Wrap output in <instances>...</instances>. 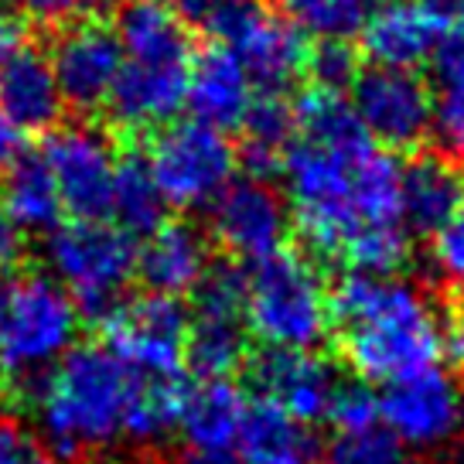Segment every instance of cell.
<instances>
[{"mask_svg":"<svg viewBox=\"0 0 464 464\" xmlns=\"http://www.w3.org/2000/svg\"><path fill=\"white\" fill-rule=\"evenodd\" d=\"M297 137L284 154L290 218L318 256L359 274H396L410 256L400 216V160L365 137L342 92L294 102Z\"/></svg>","mask_w":464,"mask_h":464,"instance_id":"6da1fadb","label":"cell"},{"mask_svg":"<svg viewBox=\"0 0 464 464\" xmlns=\"http://www.w3.org/2000/svg\"><path fill=\"white\" fill-rule=\"evenodd\" d=\"M332 321L362 382H400L437 369L448 332L417 284L396 274L348 270L332 290Z\"/></svg>","mask_w":464,"mask_h":464,"instance_id":"7a4b0ae2","label":"cell"},{"mask_svg":"<svg viewBox=\"0 0 464 464\" xmlns=\"http://www.w3.org/2000/svg\"><path fill=\"white\" fill-rule=\"evenodd\" d=\"M133 386L137 372L110 348L75 345L24 400L55 458H86L127 444Z\"/></svg>","mask_w":464,"mask_h":464,"instance_id":"3957f363","label":"cell"},{"mask_svg":"<svg viewBox=\"0 0 464 464\" xmlns=\"http://www.w3.org/2000/svg\"><path fill=\"white\" fill-rule=\"evenodd\" d=\"M82 311L48 270L0 274V382L28 396L75 348Z\"/></svg>","mask_w":464,"mask_h":464,"instance_id":"277c9868","label":"cell"},{"mask_svg":"<svg viewBox=\"0 0 464 464\" xmlns=\"http://www.w3.org/2000/svg\"><path fill=\"white\" fill-rule=\"evenodd\" d=\"M246 328L276 352H318L334 328L332 290L301 253H274L246 274Z\"/></svg>","mask_w":464,"mask_h":464,"instance_id":"5b68a950","label":"cell"},{"mask_svg":"<svg viewBox=\"0 0 464 464\" xmlns=\"http://www.w3.org/2000/svg\"><path fill=\"white\" fill-rule=\"evenodd\" d=\"M44 263L82 314L106 318L137 276V243L102 218H75L48 232Z\"/></svg>","mask_w":464,"mask_h":464,"instance_id":"8992f818","label":"cell"},{"mask_svg":"<svg viewBox=\"0 0 464 464\" xmlns=\"http://www.w3.org/2000/svg\"><path fill=\"white\" fill-rule=\"evenodd\" d=\"M202 24L216 34V44L243 62L260 92H284L304 75V34L287 17L274 14L266 0H216Z\"/></svg>","mask_w":464,"mask_h":464,"instance_id":"52a82bcc","label":"cell"},{"mask_svg":"<svg viewBox=\"0 0 464 464\" xmlns=\"http://www.w3.org/2000/svg\"><path fill=\"white\" fill-rule=\"evenodd\" d=\"M236 160L229 137L198 120L164 123L147 150V168L174 208H208L232 185Z\"/></svg>","mask_w":464,"mask_h":464,"instance_id":"ba28073f","label":"cell"},{"mask_svg":"<svg viewBox=\"0 0 464 464\" xmlns=\"http://www.w3.org/2000/svg\"><path fill=\"white\" fill-rule=\"evenodd\" d=\"M246 270L212 263L191 290L185 365L198 379H229L246 362Z\"/></svg>","mask_w":464,"mask_h":464,"instance_id":"9c48e42d","label":"cell"},{"mask_svg":"<svg viewBox=\"0 0 464 464\" xmlns=\"http://www.w3.org/2000/svg\"><path fill=\"white\" fill-rule=\"evenodd\" d=\"M100 321L106 348L130 372L178 379L185 365V342H188V311L181 307V301L160 297V294L123 297Z\"/></svg>","mask_w":464,"mask_h":464,"instance_id":"30bf717a","label":"cell"},{"mask_svg":"<svg viewBox=\"0 0 464 464\" xmlns=\"http://www.w3.org/2000/svg\"><path fill=\"white\" fill-rule=\"evenodd\" d=\"M348 102L359 116L365 137L382 150H413L434 130L437 102L417 72L372 65L352 82Z\"/></svg>","mask_w":464,"mask_h":464,"instance_id":"8fae6325","label":"cell"},{"mask_svg":"<svg viewBox=\"0 0 464 464\" xmlns=\"http://www.w3.org/2000/svg\"><path fill=\"white\" fill-rule=\"evenodd\" d=\"M42 160L55 181L65 212L86 218V222L110 216L120 160H116V150L106 133L86 127V123L58 127L44 140Z\"/></svg>","mask_w":464,"mask_h":464,"instance_id":"7c38bea8","label":"cell"},{"mask_svg":"<svg viewBox=\"0 0 464 464\" xmlns=\"http://www.w3.org/2000/svg\"><path fill=\"white\" fill-rule=\"evenodd\" d=\"M48 62L65 106H72L79 113H92L113 96V86L123 69V48L113 24L82 17V21H69L58 31Z\"/></svg>","mask_w":464,"mask_h":464,"instance_id":"4fadbf2b","label":"cell"},{"mask_svg":"<svg viewBox=\"0 0 464 464\" xmlns=\"http://www.w3.org/2000/svg\"><path fill=\"white\" fill-rule=\"evenodd\" d=\"M212 239L236 260L260 263L284 249L290 208L263 178H243L208 205Z\"/></svg>","mask_w":464,"mask_h":464,"instance_id":"5bb4252c","label":"cell"},{"mask_svg":"<svg viewBox=\"0 0 464 464\" xmlns=\"http://www.w3.org/2000/svg\"><path fill=\"white\" fill-rule=\"evenodd\" d=\"M379 417L410 450L444 448L461 427V390L440 369L400 379L379 396Z\"/></svg>","mask_w":464,"mask_h":464,"instance_id":"9a60e30c","label":"cell"},{"mask_svg":"<svg viewBox=\"0 0 464 464\" xmlns=\"http://www.w3.org/2000/svg\"><path fill=\"white\" fill-rule=\"evenodd\" d=\"M253 382L266 403L280 406L301 423L328 420L338 392V372L318 352H276L266 348L253 362Z\"/></svg>","mask_w":464,"mask_h":464,"instance_id":"2e32d148","label":"cell"},{"mask_svg":"<svg viewBox=\"0 0 464 464\" xmlns=\"http://www.w3.org/2000/svg\"><path fill=\"white\" fill-rule=\"evenodd\" d=\"M444 28L448 21L434 14L423 0H392L365 17L359 38L376 69L413 72L417 65L430 62Z\"/></svg>","mask_w":464,"mask_h":464,"instance_id":"e0dca14e","label":"cell"},{"mask_svg":"<svg viewBox=\"0 0 464 464\" xmlns=\"http://www.w3.org/2000/svg\"><path fill=\"white\" fill-rule=\"evenodd\" d=\"M253 100H256V86L229 48L212 44L202 55L191 58L188 92H185L191 120L226 133L229 127H243Z\"/></svg>","mask_w":464,"mask_h":464,"instance_id":"ac0fdd59","label":"cell"},{"mask_svg":"<svg viewBox=\"0 0 464 464\" xmlns=\"http://www.w3.org/2000/svg\"><path fill=\"white\" fill-rule=\"evenodd\" d=\"M62 110L65 100L48 55L24 44L14 55L0 58V116L17 133L55 130Z\"/></svg>","mask_w":464,"mask_h":464,"instance_id":"d6986e66","label":"cell"},{"mask_svg":"<svg viewBox=\"0 0 464 464\" xmlns=\"http://www.w3.org/2000/svg\"><path fill=\"white\" fill-rule=\"evenodd\" d=\"M464 208V168L448 154H420L400 168V216L413 232L434 236Z\"/></svg>","mask_w":464,"mask_h":464,"instance_id":"ffe728a7","label":"cell"},{"mask_svg":"<svg viewBox=\"0 0 464 464\" xmlns=\"http://www.w3.org/2000/svg\"><path fill=\"white\" fill-rule=\"evenodd\" d=\"M208 266L205 236L185 222H164L137 246V276L147 284V294L178 301L202 284Z\"/></svg>","mask_w":464,"mask_h":464,"instance_id":"44dd1931","label":"cell"},{"mask_svg":"<svg viewBox=\"0 0 464 464\" xmlns=\"http://www.w3.org/2000/svg\"><path fill=\"white\" fill-rule=\"evenodd\" d=\"M191 65H137L123 62L120 79L110 96V113L127 130H144L158 123H171L185 106Z\"/></svg>","mask_w":464,"mask_h":464,"instance_id":"7402d4cb","label":"cell"},{"mask_svg":"<svg viewBox=\"0 0 464 464\" xmlns=\"http://www.w3.org/2000/svg\"><path fill=\"white\" fill-rule=\"evenodd\" d=\"M116 38L123 62L137 65H191L188 24L158 0H127L116 14Z\"/></svg>","mask_w":464,"mask_h":464,"instance_id":"603a6c76","label":"cell"},{"mask_svg":"<svg viewBox=\"0 0 464 464\" xmlns=\"http://www.w3.org/2000/svg\"><path fill=\"white\" fill-rule=\"evenodd\" d=\"M246 413V392L232 379H202L198 386H185L178 430L188 440V450H229L239 440Z\"/></svg>","mask_w":464,"mask_h":464,"instance_id":"cb8c5ba5","label":"cell"},{"mask_svg":"<svg viewBox=\"0 0 464 464\" xmlns=\"http://www.w3.org/2000/svg\"><path fill=\"white\" fill-rule=\"evenodd\" d=\"M236 448L243 464H318L321 454L311 423L294 420L266 400L249 406Z\"/></svg>","mask_w":464,"mask_h":464,"instance_id":"d4e9b609","label":"cell"},{"mask_svg":"<svg viewBox=\"0 0 464 464\" xmlns=\"http://www.w3.org/2000/svg\"><path fill=\"white\" fill-rule=\"evenodd\" d=\"M0 212L17 232H52L62 222V198L44 168L42 154H17L4 168L0 181Z\"/></svg>","mask_w":464,"mask_h":464,"instance_id":"484cf974","label":"cell"},{"mask_svg":"<svg viewBox=\"0 0 464 464\" xmlns=\"http://www.w3.org/2000/svg\"><path fill=\"white\" fill-rule=\"evenodd\" d=\"M243 158H246L249 178H266L280 171L287 147L297 137V113L284 100V92H260L243 120Z\"/></svg>","mask_w":464,"mask_h":464,"instance_id":"4316f807","label":"cell"},{"mask_svg":"<svg viewBox=\"0 0 464 464\" xmlns=\"http://www.w3.org/2000/svg\"><path fill=\"white\" fill-rule=\"evenodd\" d=\"M164 208L168 202L147 168V158L130 154L120 160L110 198V216L120 222V229L127 236H150L158 226H164Z\"/></svg>","mask_w":464,"mask_h":464,"instance_id":"83f0119b","label":"cell"},{"mask_svg":"<svg viewBox=\"0 0 464 464\" xmlns=\"http://www.w3.org/2000/svg\"><path fill=\"white\" fill-rule=\"evenodd\" d=\"M181 400H185V386L181 379H154L137 376L130 396V413H127V444H154L178 427V413H181Z\"/></svg>","mask_w":464,"mask_h":464,"instance_id":"f1b7e54d","label":"cell"},{"mask_svg":"<svg viewBox=\"0 0 464 464\" xmlns=\"http://www.w3.org/2000/svg\"><path fill=\"white\" fill-rule=\"evenodd\" d=\"M301 34L318 42H352L362 34L369 11L365 0H274Z\"/></svg>","mask_w":464,"mask_h":464,"instance_id":"f546056e","label":"cell"},{"mask_svg":"<svg viewBox=\"0 0 464 464\" xmlns=\"http://www.w3.org/2000/svg\"><path fill=\"white\" fill-rule=\"evenodd\" d=\"M324 464H413V454L386 427L338 430L324 450Z\"/></svg>","mask_w":464,"mask_h":464,"instance_id":"4dcf8cb0","label":"cell"},{"mask_svg":"<svg viewBox=\"0 0 464 464\" xmlns=\"http://www.w3.org/2000/svg\"><path fill=\"white\" fill-rule=\"evenodd\" d=\"M304 75L321 92H342L359 79V52L352 42H318L307 48Z\"/></svg>","mask_w":464,"mask_h":464,"instance_id":"1f68e13d","label":"cell"},{"mask_svg":"<svg viewBox=\"0 0 464 464\" xmlns=\"http://www.w3.org/2000/svg\"><path fill=\"white\" fill-rule=\"evenodd\" d=\"M328 420H332L338 430H365V427H376L379 396L369 390V382H362V379L338 382V392H334V400H332Z\"/></svg>","mask_w":464,"mask_h":464,"instance_id":"d6a6232c","label":"cell"},{"mask_svg":"<svg viewBox=\"0 0 464 464\" xmlns=\"http://www.w3.org/2000/svg\"><path fill=\"white\" fill-rule=\"evenodd\" d=\"M0 464H58V458L31 427L0 417Z\"/></svg>","mask_w":464,"mask_h":464,"instance_id":"836d02e7","label":"cell"},{"mask_svg":"<svg viewBox=\"0 0 464 464\" xmlns=\"http://www.w3.org/2000/svg\"><path fill=\"white\" fill-rule=\"evenodd\" d=\"M430 263L448 284L464 287V208L430 236Z\"/></svg>","mask_w":464,"mask_h":464,"instance_id":"e575fe53","label":"cell"},{"mask_svg":"<svg viewBox=\"0 0 464 464\" xmlns=\"http://www.w3.org/2000/svg\"><path fill=\"white\" fill-rule=\"evenodd\" d=\"M430 65H434V79L444 92H464V21L444 28L434 55H430Z\"/></svg>","mask_w":464,"mask_h":464,"instance_id":"d590c367","label":"cell"},{"mask_svg":"<svg viewBox=\"0 0 464 464\" xmlns=\"http://www.w3.org/2000/svg\"><path fill=\"white\" fill-rule=\"evenodd\" d=\"M437 137L454 158L464 160V92H444L434 110Z\"/></svg>","mask_w":464,"mask_h":464,"instance_id":"8d00e7d4","label":"cell"},{"mask_svg":"<svg viewBox=\"0 0 464 464\" xmlns=\"http://www.w3.org/2000/svg\"><path fill=\"white\" fill-rule=\"evenodd\" d=\"M11 11L31 24H69L79 11V0H7Z\"/></svg>","mask_w":464,"mask_h":464,"instance_id":"74e56055","label":"cell"},{"mask_svg":"<svg viewBox=\"0 0 464 464\" xmlns=\"http://www.w3.org/2000/svg\"><path fill=\"white\" fill-rule=\"evenodd\" d=\"M28 44V21L21 14H14L11 7L0 11V58L14 55Z\"/></svg>","mask_w":464,"mask_h":464,"instance_id":"f35d334b","label":"cell"},{"mask_svg":"<svg viewBox=\"0 0 464 464\" xmlns=\"http://www.w3.org/2000/svg\"><path fill=\"white\" fill-rule=\"evenodd\" d=\"M158 4L168 7L171 14H178L181 21H198V24H202L216 0H158Z\"/></svg>","mask_w":464,"mask_h":464,"instance_id":"ab89813d","label":"cell"},{"mask_svg":"<svg viewBox=\"0 0 464 464\" xmlns=\"http://www.w3.org/2000/svg\"><path fill=\"white\" fill-rule=\"evenodd\" d=\"M17 249H21V243H17V229L7 222V216L0 212V274H7V270H11Z\"/></svg>","mask_w":464,"mask_h":464,"instance_id":"60d3db41","label":"cell"},{"mask_svg":"<svg viewBox=\"0 0 464 464\" xmlns=\"http://www.w3.org/2000/svg\"><path fill=\"white\" fill-rule=\"evenodd\" d=\"M174 464H243L232 450H185Z\"/></svg>","mask_w":464,"mask_h":464,"instance_id":"b9f144b4","label":"cell"},{"mask_svg":"<svg viewBox=\"0 0 464 464\" xmlns=\"http://www.w3.org/2000/svg\"><path fill=\"white\" fill-rule=\"evenodd\" d=\"M17 147H21V133L0 116V168H7L17 158Z\"/></svg>","mask_w":464,"mask_h":464,"instance_id":"7bdbcfd3","label":"cell"},{"mask_svg":"<svg viewBox=\"0 0 464 464\" xmlns=\"http://www.w3.org/2000/svg\"><path fill=\"white\" fill-rule=\"evenodd\" d=\"M448 348H450V355L464 365V297H461V304H458V311H454V321H450Z\"/></svg>","mask_w":464,"mask_h":464,"instance_id":"ee69618b","label":"cell"},{"mask_svg":"<svg viewBox=\"0 0 464 464\" xmlns=\"http://www.w3.org/2000/svg\"><path fill=\"white\" fill-rule=\"evenodd\" d=\"M450 464H464V448L454 450V458H450Z\"/></svg>","mask_w":464,"mask_h":464,"instance_id":"f6af8a7d","label":"cell"},{"mask_svg":"<svg viewBox=\"0 0 464 464\" xmlns=\"http://www.w3.org/2000/svg\"><path fill=\"white\" fill-rule=\"evenodd\" d=\"M365 4H379L382 7V4H392V0H365Z\"/></svg>","mask_w":464,"mask_h":464,"instance_id":"bcb514c9","label":"cell"},{"mask_svg":"<svg viewBox=\"0 0 464 464\" xmlns=\"http://www.w3.org/2000/svg\"><path fill=\"white\" fill-rule=\"evenodd\" d=\"M461 423H464V390H461Z\"/></svg>","mask_w":464,"mask_h":464,"instance_id":"7dc6e473","label":"cell"},{"mask_svg":"<svg viewBox=\"0 0 464 464\" xmlns=\"http://www.w3.org/2000/svg\"><path fill=\"white\" fill-rule=\"evenodd\" d=\"M96 4H106V0H96Z\"/></svg>","mask_w":464,"mask_h":464,"instance_id":"c3c4849f","label":"cell"}]
</instances>
